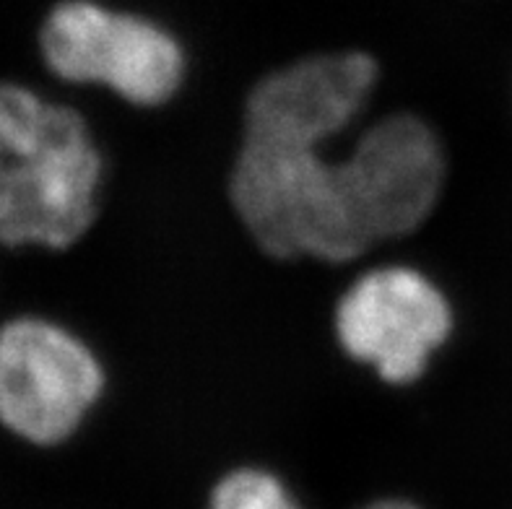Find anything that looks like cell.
I'll return each mask as SVG.
<instances>
[{
    "mask_svg": "<svg viewBox=\"0 0 512 509\" xmlns=\"http://www.w3.org/2000/svg\"><path fill=\"white\" fill-rule=\"evenodd\" d=\"M102 182V151L84 117L0 84V245H76L97 221Z\"/></svg>",
    "mask_w": 512,
    "mask_h": 509,
    "instance_id": "1",
    "label": "cell"
},
{
    "mask_svg": "<svg viewBox=\"0 0 512 509\" xmlns=\"http://www.w3.org/2000/svg\"><path fill=\"white\" fill-rule=\"evenodd\" d=\"M333 143L242 133L229 200L242 229L276 260L341 265L370 252Z\"/></svg>",
    "mask_w": 512,
    "mask_h": 509,
    "instance_id": "2",
    "label": "cell"
},
{
    "mask_svg": "<svg viewBox=\"0 0 512 509\" xmlns=\"http://www.w3.org/2000/svg\"><path fill=\"white\" fill-rule=\"evenodd\" d=\"M45 65L68 84L102 86L125 104L156 110L180 94L188 55L159 21L97 0H65L39 32Z\"/></svg>",
    "mask_w": 512,
    "mask_h": 509,
    "instance_id": "3",
    "label": "cell"
},
{
    "mask_svg": "<svg viewBox=\"0 0 512 509\" xmlns=\"http://www.w3.org/2000/svg\"><path fill=\"white\" fill-rule=\"evenodd\" d=\"M455 310L435 278L411 265L359 273L336 302L333 336L351 361L388 385L419 382L453 338Z\"/></svg>",
    "mask_w": 512,
    "mask_h": 509,
    "instance_id": "4",
    "label": "cell"
},
{
    "mask_svg": "<svg viewBox=\"0 0 512 509\" xmlns=\"http://www.w3.org/2000/svg\"><path fill=\"white\" fill-rule=\"evenodd\" d=\"M107 387L99 354L47 317L0 328V424L32 445L52 447L84 426Z\"/></svg>",
    "mask_w": 512,
    "mask_h": 509,
    "instance_id": "5",
    "label": "cell"
},
{
    "mask_svg": "<svg viewBox=\"0 0 512 509\" xmlns=\"http://www.w3.org/2000/svg\"><path fill=\"white\" fill-rule=\"evenodd\" d=\"M341 162L351 208L370 247L422 229L448 180V156L437 130L411 112L367 125Z\"/></svg>",
    "mask_w": 512,
    "mask_h": 509,
    "instance_id": "6",
    "label": "cell"
},
{
    "mask_svg": "<svg viewBox=\"0 0 512 509\" xmlns=\"http://www.w3.org/2000/svg\"><path fill=\"white\" fill-rule=\"evenodd\" d=\"M380 65L367 52H320L276 68L250 89L242 133L336 143L375 94Z\"/></svg>",
    "mask_w": 512,
    "mask_h": 509,
    "instance_id": "7",
    "label": "cell"
},
{
    "mask_svg": "<svg viewBox=\"0 0 512 509\" xmlns=\"http://www.w3.org/2000/svg\"><path fill=\"white\" fill-rule=\"evenodd\" d=\"M206 509H302V504L276 473L240 465L216 481Z\"/></svg>",
    "mask_w": 512,
    "mask_h": 509,
    "instance_id": "8",
    "label": "cell"
},
{
    "mask_svg": "<svg viewBox=\"0 0 512 509\" xmlns=\"http://www.w3.org/2000/svg\"><path fill=\"white\" fill-rule=\"evenodd\" d=\"M362 509H422V507H416L414 502H406V499H380V502H372Z\"/></svg>",
    "mask_w": 512,
    "mask_h": 509,
    "instance_id": "9",
    "label": "cell"
}]
</instances>
